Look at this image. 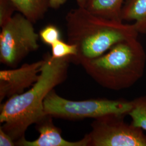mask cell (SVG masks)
Instances as JSON below:
<instances>
[{
	"label": "cell",
	"mask_w": 146,
	"mask_h": 146,
	"mask_svg": "<svg viewBox=\"0 0 146 146\" xmlns=\"http://www.w3.org/2000/svg\"><path fill=\"white\" fill-rule=\"evenodd\" d=\"M76 1L78 3V7L84 8L86 5V3L87 2V0H76Z\"/></svg>",
	"instance_id": "18"
},
{
	"label": "cell",
	"mask_w": 146,
	"mask_h": 146,
	"mask_svg": "<svg viewBox=\"0 0 146 146\" xmlns=\"http://www.w3.org/2000/svg\"><path fill=\"white\" fill-rule=\"evenodd\" d=\"M52 115H45L36 125L38 137L33 141L27 140L23 136L15 142L19 146H88L87 135L78 141H69L63 138L61 129L53 123Z\"/></svg>",
	"instance_id": "8"
},
{
	"label": "cell",
	"mask_w": 146,
	"mask_h": 146,
	"mask_svg": "<svg viewBox=\"0 0 146 146\" xmlns=\"http://www.w3.org/2000/svg\"><path fill=\"white\" fill-rule=\"evenodd\" d=\"M66 21L68 42L78 50L71 62L78 64L98 58L116 44L137 38L139 34L133 23L100 17L80 7L68 12Z\"/></svg>",
	"instance_id": "2"
},
{
	"label": "cell",
	"mask_w": 146,
	"mask_h": 146,
	"mask_svg": "<svg viewBox=\"0 0 146 146\" xmlns=\"http://www.w3.org/2000/svg\"><path fill=\"white\" fill-rule=\"evenodd\" d=\"M132 101V108L128 113L134 125L146 131V95Z\"/></svg>",
	"instance_id": "12"
},
{
	"label": "cell",
	"mask_w": 146,
	"mask_h": 146,
	"mask_svg": "<svg viewBox=\"0 0 146 146\" xmlns=\"http://www.w3.org/2000/svg\"><path fill=\"white\" fill-rule=\"evenodd\" d=\"M16 11L33 23L42 19L49 7L48 0H11Z\"/></svg>",
	"instance_id": "11"
},
{
	"label": "cell",
	"mask_w": 146,
	"mask_h": 146,
	"mask_svg": "<svg viewBox=\"0 0 146 146\" xmlns=\"http://www.w3.org/2000/svg\"><path fill=\"white\" fill-rule=\"evenodd\" d=\"M132 101L107 99L74 101L66 99L52 89L44 101L46 114L67 120L97 119L109 114L128 115Z\"/></svg>",
	"instance_id": "4"
},
{
	"label": "cell",
	"mask_w": 146,
	"mask_h": 146,
	"mask_svg": "<svg viewBox=\"0 0 146 146\" xmlns=\"http://www.w3.org/2000/svg\"><path fill=\"white\" fill-rule=\"evenodd\" d=\"M0 146H14L15 142L8 133L0 127Z\"/></svg>",
	"instance_id": "16"
},
{
	"label": "cell",
	"mask_w": 146,
	"mask_h": 146,
	"mask_svg": "<svg viewBox=\"0 0 146 146\" xmlns=\"http://www.w3.org/2000/svg\"><path fill=\"white\" fill-rule=\"evenodd\" d=\"M125 116L109 114L94 119L86 134L88 146H146L145 131L126 122Z\"/></svg>",
	"instance_id": "6"
},
{
	"label": "cell",
	"mask_w": 146,
	"mask_h": 146,
	"mask_svg": "<svg viewBox=\"0 0 146 146\" xmlns=\"http://www.w3.org/2000/svg\"><path fill=\"white\" fill-rule=\"evenodd\" d=\"M16 11L11 0H0V26L4 25L13 17Z\"/></svg>",
	"instance_id": "15"
},
{
	"label": "cell",
	"mask_w": 146,
	"mask_h": 146,
	"mask_svg": "<svg viewBox=\"0 0 146 146\" xmlns=\"http://www.w3.org/2000/svg\"><path fill=\"white\" fill-rule=\"evenodd\" d=\"M121 19L123 22L134 21L138 33L146 34V0H125Z\"/></svg>",
	"instance_id": "9"
},
{
	"label": "cell",
	"mask_w": 146,
	"mask_h": 146,
	"mask_svg": "<svg viewBox=\"0 0 146 146\" xmlns=\"http://www.w3.org/2000/svg\"><path fill=\"white\" fill-rule=\"evenodd\" d=\"M125 1V0H87L84 8L95 15L122 21L121 19V13Z\"/></svg>",
	"instance_id": "10"
},
{
	"label": "cell",
	"mask_w": 146,
	"mask_h": 146,
	"mask_svg": "<svg viewBox=\"0 0 146 146\" xmlns=\"http://www.w3.org/2000/svg\"><path fill=\"white\" fill-rule=\"evenodd\" d=\"M39 36L42 42L50 46L61 39L60 31L55 26L51 25L43 28L40 31Z\"/></svg>",
	"instance_id": "14"
},
{
	"label": "cell",
	"mask_w": 146,
	"mask_h": 146,
	"mask_svg": "<svg viewBox=\"0 0 146 146\" xmlns=\"http://www.w3.org/2000/svg\"><path fill=\"white\" fill-rule=\"evenodd\" d=\"M44 60L23 64L20 67L0 71V102L25 92L39 78Z\"/></svg>",
	"instance_id": "7"
},
{
	"label": "cell",
	"mask_w": 146,
	"mask_h": 146,
	"mask_svg": "<svg viewBox=\"0 0 146 146\" xmlns=\"http://www.w3.org/2000/svg\"><path fill=\"white\" fill-rule=\"evenodd\" d=\"M49 7L54 9H58L61 5H63L67 0H48Z\"/></svg>",
	"instance_id": "17"
},
{
	"label": "cell",
	"mask_w": 146,
	"mask_h": 146,
	"mask_svg": "<svg viewBox=\"0 0 146 146\" xmlns=\"http://www.w3.org/2000/svg\"><path fill=\"white\" fill-rule=\"evenodd\" d=\"M71 57L53 58L47 53L43 57L39 78L28 90L13 96L0 106L1 126L16 142L25 136L27 129L46 115L44 101L47 95L67 78Z\"/></svg>",
	"instance_id": "1"
},
{
	"label": "cell",
	"mask_w": 146,
	"mask_h": 146,
	"mask_svg": "<svg viewBox=\"0 0 146 146\" xmlns=\"http://www.w3.org/2000/svg\"><path fill=\"white\" fill-rule=\"evenodd\" d=\"M0 62L14 68L31 52L39 48V34L33 23L21 13L13 16L1 27Z\"/></svg>",
	"instance_id": "5"
},
{
	"label": "cell",
	"mask_w": 146,
	"mask_h": 146,
	"mask_svg": "<svg viewBox=\"0 0 146 146\" xmlns=\"http://www.w3.org/2000/svg\"><path fill=\"white\" fill-rule=\"evenodd\" d=\"M52 47V56L53 58H63L75 56L77 54L76 46L66 43L61 39L53 43Z\"/></svg>",
	"instance_id": "13"
},
{
	"label": "cell",
	"mask_w": 146,
	"mask_h": 146,
	"mask_svg": "<svg viewBox=\"0 0 146 146\" xmlns=\"http://www.w3.org/2000/svg\"><path fill=\"white\" fill-rule=\"evenodd\" d=\"M94 81L105 88H131L145 73L146 53L137 38L119 42L104 54L80 64Z\"/></svg>",
	"instance_id": "3"
}]
</instances>
